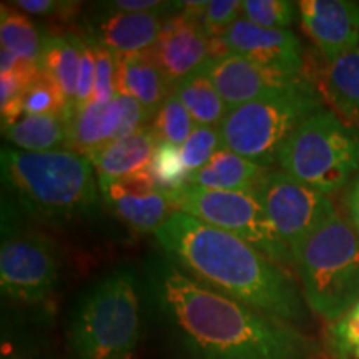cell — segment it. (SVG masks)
<instances>
[{
	"instance_id": "cell-1",
	"label": "cell",
	"mask_w": 359,
	"mask_h": 359,
	"mask_svg": "<svg viewBox=\"0 0 359 359\" xmlns=\"http://www.w3.org/2000/svg\"><path fill=\"white\" fill-rule=\"evenodd\" d=\"M148 314L180 359H311L314 341L294 325L210 288L167 255L140 276Z\"/></svg>"
},
{
	"instance_id": "cell-2",
	"label": "cell",
	"mask_w": 359,
	"mask_h": 359,
	"mask_svg": "<svg viewBox=\"0 0 359 359\" xmlns=\"http://www.w3.org/2000/svg\"><path fill=\"white\" fill-rule=\"evenodd\" d=\"M155 236L168 258L210 288L290 325L306 320L302 286L288 269L236 235L173 212Z\"/></svg>"
},
{
	"instance_id": "cell-3",
	"label": "cell",
	"mask_w": 359,
	"mask_h": 359,
	"mask_svg": "<svg viewBox=\"0 0 359 359\" xmlns=\"http://www.w3.org/2000/svg\"><path fill=\"white\" fill-rule=\"evenodd\" d=\"M4 185L29 213L45 219L88 217L98 205V178L88 156L72 150L2 148Z\"/></svg>"
},
{
	"instance_id": "cell-4",
	"label": "cell",
	"mask_w": 359,
	"mask_h": 359,
	"mask_svg": "<svg viewBox=\"0 0 359 359\" xmlns=\"http://www.w3.org/2000/svg\"><path fill=\"white\" fill-rule=\"evenodd\" d=\"M142 281L132 269H115L90 285L70 313L74 359H132L142 333Z\"/></svg>"
},
{
	"instance_id": "cell-5",
	"label": "cell",
	"mask_w": 359,
	"mask_h": 359,
	"mask_svg": "<svg viewBox=\"0 0 359 359\" xmlns=\"http://www.w3.org/2000/svg\"><path fill=\"white\" fill-rule=\"evenodd\" d=\"M308 308L327 323L359 302V235L334 213L291 253Z\"/></svg>"
},
{
	"instance_id": "cell-6",
	"label": "cell",
	"mask_w": 359,
	"mask_h": 359,
	"mask_svg": "<svg viewBox=\"0 0 359 359\" xmlns=\"http://www.w3.org/2000/svg\"><path fill=\"white\" fill-rule=\"evenodd\" d=\"M276 161L291 178L331 195L359 175V128L323 107L296 127Z\"/></svg>"
},
{
	"instance_id": "cell-7",
	"label": "cell",
	"mask_w": 359,
	"mask_h": 359,
	"mask_svg": "<svg viewBox=\"0 0 359 359\" xmlns=\"http://www.w3.org/2000/svg\"><path fill=\"white\" fill-rule=\"evenodd\" d=\"M323 109L320 90L298 79L286 88L228 111L219 125L223 148L268 167L283 143L309 115Z\"/></svg>"
},
{
	"instance_id": "cell-8",
	"label": "cell",
	"mask_w": 359,
	"mask_h": 359,
	"mask_svg": "<svg viewBox=\"0 0 359 359\" xmlns=\"http://www.w3.org/2000/svg\"><path fill=\"white\" fill-rule=\"evenodd\" d=\"M167 193L177 212L236 235L280 266L293 269L291 251L278 236L253 193L210 190L190 183Z\"/></svg>"
},
{
	"instance_id": "cell-9",
	"label": "cell",
	"mask_w": 359,
	"mask_h": 359,
	"mask_svg": "<svg viewBox=\"0 0 359 359\" xmlns=\"http://www.w3.org/2000/svg\"><path fill=\"white\" fill-rule=\"evenodd\" d=\"M58 283L55 245L42 233L13 228L2 222L0 286L19 303L37 304L50 298Z\"/></svg>"
},
{
	"instance_id": "cell-10",
	"label": "cell",
	"mask_w": 359,
	"mask_h": 359,
	"mask_svg": "<svg viewBox=\"0 0 359 359\" xmlns=\"http://www.w3.org/2000/svg\"><path fill=\"white\" fill-rule=\"evenodd\" d=\"M253 195L291 253L304 238L338 213L330 196L291 178L283 170L268 168Z\"/></svg>"
},
{
	"instance_id": "cell-11",
	"label": "cell",
	"mask_w": 359,
	"mask_h": 359,
	"mask_svg": "<svg viewBox=\"0 0 359 359\" xmlns=\"http://www.w3.org/2000/svg\"><path fill=\"white\" fill-rule=\"evenodd\" d=\"M177 11L175 2L155 12H122L100 4L87 20L85 40L110 50L115 57L148 52L155 47L165 20Z\"/></svg>"
},
{
	"instance_id": "cell-12",
	"label": "cell",
	"mask_w": 359,
	"mask_h": 359,
	"mask_svg": "<svg viewBox=\"0 0 359 359\" xmlns=\"http://www.w3.org/2000/svg\"><path fill=\"white\" fill-rule=\"evenodd\" d=\"M98 187L102 200L115 217L137 233H156L177 212L168 193L156 187L150 170Z\"/></svg>"
},
{
	"instance_id": "cell-13",
	"label": "cell",
	"mask_w": 359,
	"mask_h": 359,
	"mask_svg": "<svg viewBox=\"0 0 359 359\" xmlns=\"http://www.w3.org/2000/svg\"><path fill=\"white\" fill-rule=\"evenodd\" d=\"M201 70L212 80L213 87L230 110L286 88L302 79L285 72L268 69L231 52L222 57L208 58Z\"/></svg>"
},
{
	"instance_id": "cell-14",
	"label": "cell",
	"mask_w": 359,
	"mask_h": 359,
	"mask_svg": "<svg viewBox=\"0 0 359 359\" xmlns=\"http://www.w3.org/2000/svg\"><path fill=\"white\" fill-rule=\"evenodd\" d=\"M210 42L212 39L206 35L200 20L178 8L165 20L151 53L172 88L206 64Z\"/></svg>"
},
{
	"instance_id": "cell-15",
	"label": "cell",
	"mask_w": 359,
	"mask_h": 359,
	"mask_svg": "<svg viewBox=\"0 0 359 359\" xmlns=\"http://www.w3.org/2000/svg\"><path fill=\"white\" fill-rule=\"evenodd\" d=\"M219 39L228 52L268 69L302 77L303 47L290 29H264L241 17Z\"/></svg>"
},
{
	"instance_id": "cell-16",
	"label": "cell",
	"mask_w": 359,
	"mask_h": 359,
	"mask_svg": "<svg viewBox=\"0 0 359 359\" xmlns=\"http://www.w3.org/2000/svg\"><path fill=\"white\" fill-rule=\"evenodd\" d=\"M299 20L304 34L326 62L359 47V4L353 0H302Z\"/></svg>"
},
{
	"instance_id": "cell-17",
	"label": "cell",
	"mask_w": 359,
	"mask_h": 359,
	"mask_svg": "<svg viewBox=\"0 0 359 359\" xmlns=\"http://www.w3.org/2000/svg\"><path fill=\"white\" fill-rule=\"evenodd\" d=\"M158 145V138L148 125L98 148L88 156L97 173L98 185H105L148 170Z\"/></svg>"
},
{
	"instance_id": "cell-18",
	"label": "cell",
	"mask_w": 359,
	"mask_h": 359,
	"mask_svg": "<svg viewBox=\"0 0 359 359\" xmlns=\"http://www.w3.org/2000/svg\"><path fill=\"white\" fill-rule=\"evenodd\" d=\"M122 103L116 95L110 103L90 102L72 111L67 120V150L90 156L107 143L122 138Z\"/></svg>"
},
{
	"instance_id": "cell-19",
	"label": "cell",
	"mask_w": 359,
	"mask_h": 359,
	"mask_svg": "<svg viewBox=\"0 0 359 359\" xmlns=\"http://www.w3.org/2000/svg\"><path fill=\"white\" fill-rule=\"evenodd\" d=\"M116 90L133 97L151 116L172 92L151 50L116 57Z\"/></svg>"
},
{
	"instance_id": "cell-20",
	"label": "cell",
	"mask_w": 359,
	"mask_h": 359,
	"mask_svg": "<svg viewBox=\"0 0 359 359\" xmlns=\"http://www.w3.org/2000/svg\"><path fill=\"white\" fill-rule=\"evenodd\" d=\"M268 167L222 148L203 168L188 177L190 185L210 190L253 193Z\"/></svg>"
},
{
	"instance_id": "cell-21",
	"label": "cell",
	"mask_w": 359,
	"mask_h": 359,
	"mask_svg": "<svg viewBox=\"0 0 359 359\" xmlns=\"http://www.w3.org/2000/svg\"><path fill=\"white\" fill-rule=\"evenodd\" d=\"M321 90L331 110L359 128V47L327 62Z\"/></svg>"
},
{
	"instance_id": "cell-22",
	"label": "cell",
	"mask_w": 359,
	"mask_h": 359,
	"mask_svg": "<svg viewBox=\"0 0 359 359\" xmlns=\"http://www.w3.org/2000/svg\"><path fill=\"white\" fill-rule=\"evenodd\" d=\"M83 39L75 34L47 35L43 37L40 69L58 85L64 93L70 114L77 95V83L82 62Z\"/></svg>"
},
{
	"instance_id": "cell-23",
	"label": "cell",
	"mask_w": 359,
	"mask_h": 359,
	"mask_svg": "<svg viewBox=\"0 0 359 359\" xmlns=\"http://www.w3.org/2000/svg\"><path fill=\"white\" fill-rule=\"evenodd\" d=\"M2 130L17 150L50 151L67 143L69 123L65 116L60 115L22 114L15 122Z\"/></svg>"
},
{
	"instance_id": "cell-24",
	"label": "cell",
	"mask_w": 359,
	"mask_h": 359,
	"mask_svg": "<svg viewBox=\"0 0 359 359\" xmlns=\"http://www.w3.org/2000/svg\"><path fill=\"white\" fill-rule=\"evenodd\" d=\"M173 93L185 105L195 125L201 127H219L228 115V105L219 97L212 80L206 77L203 70L193 72L178 83L173 85Z\"/></svg>"
},
{
	"instance_id": "cell-25",
	"label": "cell",
	"mask_w": 359,
	"mask_h": 359,
	"mask_svg": "<svg viewBox=\"0 0 359 359\" xmlns=\"http://www.w3.org/2000/svg\"><path fill=\"white\" fill-rule=\"evenodd\" d=\"M0 42L2 48L12 52L27 64L40 65L43 39L27 13L12 7V4H2L0 8Z\"/></svg>"
},
{
	"instance_id": "cell-26",
	"label": "cell",
	"mask_w": 359,
	"mask_h": 359,
	"mask_svg": "<svg viewBox=\"0 0 359 359\" xmlns=\"http://www.w3.org/2000/svg\"><path fill=\"white\" fill-rule=\"evenodd\" d=\"M150 127L160 143L182 147L188 140V137H190L196 125L193 122L191 115L188 114L185 105L180 102V98L175 95L172 90L167 100L156 111Z\"/></svg>"
},
{
	"instance_id": "cell-27",
	"label": "cell",
	"mask_w": 359,
	"mask_h": 359,
	"mask_svg": "<svg viewBox=\"0 0 359 359\" xmlns=\"http://www.w3.org/2000/svg\"><path fill=\"white\" fill-rule=\"evenodd\" d=\"M22 110L24 114L30 115H60L67 120L70 116V109L64 93L43 70H40V74L27 90Z\"/></svg>"
},
{
	"instance_id": "cell-28",
	"label": "cell",
	"mask_w": 359,
	"mask_h": 359,
	"mask_svg": "<svg viewBox=\"0 0 359 359\" xmlns=\"http://www.w3.org/2000/svg\"><path fill=\"white\" fill-rule=\"evenodd\" d=\"M243 19L264 29H290L294 24L298 4L288 0H243Z\"/></svg>"
},
{
	"instance_id": "cell-29",
	"label": "cell",
	"mask_w": 359,
	"mask_h": 359,
	"mask_svg": "<svg viewBox=\"0 0 359 359\" xmlns=\"http://www.w3.org/2000/svg\"><path fill=\"white\" fill-rule=\"evenodd\" d=\"M151 177H154L156 187L163 191H173L177 188L187 185L188 175L185 163H183L180 147L170 145V143H160L151 158L150 167Z\"/></svg>"
},
{
	"instance_id": "cell-30",
	"label": "cell",
	"mask_w": 359,
	"mask_h": 359,
	"mask_svg": "<svg viewBox=\"0 0 359 359\" xmlns=\"http://www.w3.org/2000/svg\"><path fill=\"white\" fill-rule=\"evenodd\" d=\"M326 341L333 359H359V302L330 323Z\"/></svg>"
},
{
	"instance_id": "cell-31",
	"label": "cell",
	"mask_w": 359,
	"mask_h": 359,
	"mask_svg": "<svg viewBox=\"0 0 359 359\" xmlns=\"http://www.w3.org/2000/svg\"><path fill=\"white\" fill-rule=\"evenodd\" d=\"M222 148L223 140L218 127H201V125H196L190 137H188V140L180 147L188 175L203 168Z\"/></svg>"
},
{
	"instance_id": "cell-32",
	"label": "cell",
	"mask_w": 359,
	"mask_h": 359,
	"mask_svg": "<svg viewBox=\"0 0 359 359\" xmlns=\"http://www.w3.org/2000/svg\"><path fill=\"white\" fill-rule=\"evenodd\" d=\"M90 45L95 53V87H93L92 102L110 103L118 93L116 90V57L102 45Z\"/></svg>"
},
{
	"instance_id": "cell-33",
	"label": "cell",
	"mask_w": 359,
	"mask_h": 359,
	"mask_svg": "<svg viewBox=\"0 0 359 359\" xmlns=\"http://www.w3.org/2000/svg\"><path fill=\"white\" fill-rule=\"evenodd\" d=\"M240 15V0H210L198 20L210 39H218L222 37L238 19H241Z\"/></svg>"
},
{
	"instance_id": "cell-34",
	"label": "cell",
	"mask_w": 359,
	"mask_h": 359,
	"mask_svg": "<svg viewBox=\"0 0 359 359\" xmlns=\"http://www.w3.org/2000/svg\"><path fill=\"white\" fill-rule=\"evenodd\" d=\"M93 87H95V53H93L92 45L85 40L83 48H82V62H80L77 95H75V102H74V107H72V111L83 109L87 103L92 102Z\"/></svg>"
},
{
	"instance_id": "cell-35",
	"label": "cell",
	"mask_w": 359,
	"mask_h": 359,
	"mask_svg": "<svg viewBox=\"0 0 359 359\" xmlns=\"http://www.w3.org/2000/svg\"><path fill=\"white\" fill-rule=\"evenodd\" d=\"M12 6L24 13H30V15H53V13L74 11L77 4L57 2V0H15L12 2Z\"/></svg>"
},
{
	"instance_id": "cell-36",
	"label": "cell",
	"mask_w": 359,
	"mask_h": 359,
	"mask_svg": "<svg viewBox=\"0 0 359 359\" xmlns=\"http://www.w3.org/2000/svg\"><path fill=\"white\" fill-rule=\"evenodd\" d=\"M344 213H346L348 223L359 235V175L344 191Z\"/></svg>"
},
{
	"instance_id": "cell-37",
	"label": "cell",
	"mask_w": 359,
	"mask_h": 359,
	"mask_svg": "<svg viewBox=\"0 0 359 359\" xmlns=\"http://www.w3.org/2000/svg\"><path fill=\"white\" fill-rule=\"evenodd\" d=\"M107 6L122 12L142 13L161 11V8L168 6V2H156V0H115V2H107Z\"/></svg>"
}]
</instances>
